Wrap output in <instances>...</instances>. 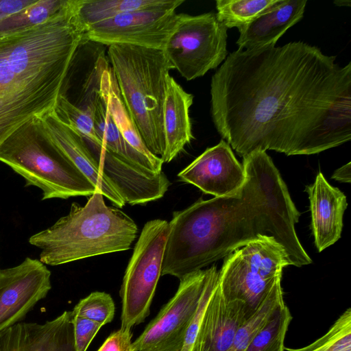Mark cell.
<instances>
[{
    "label": "cell",
    "mask_w": 351,
    "mask_h": 351,
    "mask_svg": "<svg viewBox=\"0 0 351 351\" xmlns=\"http://www.w3.org/2000/svg\"><path fill=\"white\" fill-rule=\"evenodd\" d=\"M243 158V167L253 175L262 194L269 236L283 247L291 265L311 263L295 230L300 214L271 158L264 151H254Z\"/></svg>",
    "instance_id": "10"
},
{
    "label": "cell",
    "mask_w": 351,
    "mask_h": 351,
    "mask_svg": "<svg viewBox=\"0 0 351 351\" xmlns=\"http://www.w3.org/2000/svg\"><path fill=\"white\" fill-rule=\"evenodd\" d=\"M114 311V303L110 294L95 291L80 300L71 313L103 326L112 322Z\"/></svg>",
    "instance_id": "30"
},
{
    "label": "cell",
    "mask_w": 351,
    "mask_h": 351,
    "mask_svg": "<svg viewBox=\"0 0 351 351\" xmlns=\"http://www.w3.org/2000/svg\"><path fill=\"white\" fill-rule=\"evenodd\" d=\"M66 0H37L21 12L0 20V38L40 24L65 5Z\"/></svg>",
    "instance_id": "26"
},
{
    "label": "cell",
    "mask_w": 351,
    "mask_h": 351,
    "mask_svg": "<svg viewBox=\"0 0 351 351\" xmlns=\"http://www.w3.org/2000/svg\"><path fill=\"white\" fill-rule=\"evenodd\" d=\"M288 265L283 247L272 237L261 236L226 256L219 287L226 299L243 302L252 315Z\"/></svg>",
    "instance_id": "7"
},
{
    "label": "cell",
    "mask_w": 351,
    "mask_h": 351,
    "mask_svg": "<svg viewBox=\"0 0 351 351\" xmlns=\"http://www.w3.org/2000/svg\"><path fill=\"white\" fill-rule=\"evenodd\" d=\"M193 101V95L186 92L170 75L163 106V162L173 160L194 138L189 116Z\"/></svg>",
    "instance_id": "20"
},
{
    "label": "cell",
    "mask_w": 351,
    "mask_h": 351,
    "mask_svg": "<svg viewBox=\"0 0 351 351\" xmlns=\"http://www.w3.org/2000/svg\"><path fill=\"white\" fill-rule=\"evenodd\" d=\"M40 135L71 162L114 206L123 208L125 202L101 173L84 138L57 115L55 110L33 119Z\"/></svg>",
    "instance_id": "14"
},
{
    "label": "cell",
    "mask_w": 351,
    "mask_h": 351,
    "mask_svg": "<svg viewBox=\"0 0 351 351\" xmlns=\"http://www.w3.org/2000/svg\"><path fill=\"white\" fill-rule=\"evenodd\" d=\"M137 232L134 221L119 208L108 206L104 195L96 191L84 206L73 202L66 215L32 235L28 242L40 250L42 263L58 266L129 250Z\"/></svg>",
    "instance_id": "4"
},
{
    "label": "cell",
    "mask_w": 351,
    "mask_h": 351,
    "mask_svg": "<svg viewBox=\"0 0 351 351\" xmlns=\"http://www.w3.org/2000/svg\"><path fill=\"white\" fill-rule=\"evenodd\" d=\"M351 162H349L347 164L343 165L340 168L337 169L335 172L333 173L332 176V178L341 182H347L350 183L351 180V167H350Z\"/></svg>",
    "instance_id": "35"
},
{
    "label": "cell",
    "mask_w": 351,
    "mask_h": 351,
    "mask_svg": "<svg viewBox=\"0 0 351 351\" xmlns=\"http://www.w3.org/2000/svg\"><path fill=\"white\" fill-rule=\"evenodd\" d=\"M276 0H217L216 16L227 29L248 24Z\"/></svg>",
    "instance_id": "27"
},
{
    "label": "cell",
    "mask_w": 351,
    "mask_h": 351,
    "mask_svg": "<svg viewBox=\"0 0 351 351\" xmlns=\"http://www.w3.org/2000/svg\"><path fill=\"white\" fill-rule=\"evenodd\" d=\"M101 89L105 95L112 120L123 138L135 150L149 160L156 162H163L161 158L152 154L145 145L138 128L124 104L110 65L102 73Z\"/></svg>",
    "instance_id": "22"
},
{
    "label": "cell",
    "mask_w": 351,
    "mask_h": 351,
    "mask_svg": "<svg viewBox=\"0 0 351 351\" xmlns=\"http://www.w3.org/2000/svg\"><path fill=\"white\" fill-rule=\"evenodd\" d=\"M0 162L42 191V200L90 197L95 186L71 162L47 143L34 121L17 129L0 145Z\"/></svg>",
    "instance_id": "6"
},
{
    "label": "cell",
    "mask_w": 351,
    "mask_h": 351,
    "mask_svg": "<svg viewBox=\"0 0 351 351\" xmlns=\"http://www.w3.org/2000/svg\"><path fill=\"white\" fill-rule=\"evenodd\" d=\"M306 43L237 49L210 83L211 116L241 156L318 154L351 139V62Z\"/></svg>",
    "instance_id": "1"
},
{
    "label": "cell",
    "mask_w": 351,
    "mask_h": 351,
    "mask_svg": "<svg viewBox=\"0 0 351 351\" xmlns=\"http://www.w3.org/2000/svg\"><path fill=\"white\" fill-rule=\"evenodd\" d=\"M292 319L285 302L273 311L253 337L245 351H284L285 339Z\"/></svg>",
    "instance_id": "24"
},
{
    "label": "cell",
    "mask_w": 351,
    "mask_h": 351,
    "mask_svg": "<svg viewBox=\"0 0 351 351\" xmlns=\"http://www.w3.org/2000/svg\"><path fill=\"white\" fill-rule=\"evenodd\" d=\"M107 53L122 99L145 145L162 158L163 106L172 69L164 50L116 44L108 46Z\"/></svg>",
    "instance_id": "5"
},
{
    "label": "cell",
    "mask_w": 351,
    "mask_h": 351,
    "mask_svg": "<svg viewBox=\"0 0 351 351\" xmlns=\"http://www.w3.org/2000/svg\"><path fill=\"white\" fill-rule=\"evenodd\" d=\"M227 29L213 12L178 14L163 49L172 69L190 81L216 69L228 54Z\"/></svg>",
    "instance_id": "9"
},
{
    "label": "cell",
    "mask_w": 351,
    "mask_h": 351,
    "mask_svg": "<svg viewBox=\"0 0 351 351\" xmlns=\"http://www.w3.org/2000/svg\"><path fill=\"white\" fill-rule=\"evenodd\" d=\"M252 315L243 302L226 299L217 284L204 311L197 351H228L239 328Z\"/></svg>",
    "instance_id": "17"
},
{
    "label": "cell",
    "mask_w": 351,
    "mask_h": 351,
    "mask_svg": "<svg viewBox=\"0 0 351 351\" xmlns=\"http://www.w3.org/2000/svg\"><path fill=\"white\" fill-rule=\"evenodd\" d=\"M210 267L184 276L175 295L132 342L133 351H180L203 293Z\"/></svg>",
    "instance_id": "11"
},
{
    "label": "cell",
    "mask_w": 351,
    "mask_h": 351,
    "mask_svg": "<svg viewBox=\"0 0 351 351\" xmlns=\"http://www.w3.org/2000/svg\"><path fill=\"white\" fill-rule=\"evenodd\" d=\"M218 278L219 271L217 267L215 266L210 267L197 308L185 332L180 351H197L202 318L208 302L218 284Z\"/></svg>",
    "instance_id": "31"
},
{
    "label": "cell",
    "mask_w": 351,
    "mask_h": 351,
    "mask_svg": "<svg viewBox=\"0 0 351 351\" xmlns=\"http://www.w3.org/2000/svg\"><path fill=\"white\" fill-rule=\"evenodd\" d=\"M306 3V0H276L250 23L238 29L239 49L275 46L287 30L302 19Z\"/></svg>",
    "instance_id": "19"
},
{
    "label": "cell",
    "mask_w": 351,
    "mask_h": 351,
    "mask_svg": "<svg viewBox=\"0 0 351 351\" xmlns=\"http://www.w3.org/2000/svg\"><path fill=\"white\" fill-rule=\"evenodd\" d=\"M72 314V313H71ZM74 346L76 351H86L102 325L72 314Z\"/></svg>",
    "instance_id": "32"
},
{
    "label": "cell",
    "mask_w": 351,
    "mask_h": 351,
    "mask_svg": "<svg viewBox=\"0 0 351 351\" xmlns=\"http://www.w3.org/2000/svg\"><path fill=\"white\" fill-rule=\"evenodd\" d=\"M58 117L80 134L86 143H101L94 128V114L73 105L60 95L55 108Z\"/></svg>",
    "instance_id": "29"
},
{
    "label": "cell",
    "mask_w": 351,
    "mask_h": 351,
    "mask_svg": "<svg viewBox=\"0 0 351 351\" xmlns=\"http://www.w3.org/2000/svg\"><path fill=\"white\" fill-rule=\"evenodd\" d=\"M284 302L281 279L278 280L259 308L238 330L228 351H245L250 341L276 308Z\"/></svg>",
    "instance_id": "25"
},
{
    "label": "cell",
    "mask_w": 351,
    "mask_h": 351,
    "mask_svg": "<svg viewBox=\"0 0 351 351\" xmlns=\"http://www.w3.org/2000/svg\"><path fill=\"white\" fill-rule=\"evenodd\" d=\"M311 215V229L318 252L334 244L340 237L343 216L347 208L346 195L331 186L319 172L315 182L306 186Z\"/></svg>",
    "instance_id": "18"
},
{
    "label": "cell",
    "mask_w": 351,
    "mask_h": 351,
    "mask_svg": "<svg viewBox=\"0 0 351 351\" xmlns=\"http://www.w3.org/2000/svg\"><path fill=\"white\" fill-rule=\"evenodd\" d=\"M37 0H4L0 1V20L15 14Z\"/></svg>",
    "instance_id": "34"
},
{
    "label": "cell",
    "mask_w": 351,
    "mask_h": 351,
    "mask_svg": "<svg viewBox=\"0 0 351 351\" xmlns=\"http://www.w3.org/2000/svg\"><path fill=\"white\" fill-rule=\"evenodd\" d=\"M178 14L176 10L127 12L88 26L85 36L108 47L130 45L163 50Z\"/></svg>",
    "instance_id": "12"
},
{
    "label": "cell",
    "mask_w": 351,
    "mask_h": 351,
    "mask_svg": "<svg viewBox=\"0 0 351 351\" xmlns=\"http://www.w3.org/2000/svg\"><path fill=\"white\" fill-rule=\"evenodd\" d=\"M73 345L71 311L42 324L19 322L0 332V351H68Z\"/></svg>",
    "instance_id": "16"
},
{
    "label": "cell",
    "mask_w": 351,
    "mask_h": 351,
    "mask_svg": "<svg viewBox=\"0 0 351 351\" xmlns=\"http://www.w3.org/2000/svg\"><path fill=\"white\" fill-rule=\"evenodd\" d=\"M183 0H80L78 14L88 26L135 11L176 10Z\"/></svg>",
    "instance_id": "23"
},
{
    "label": "cell",
    "mask_w": 351,
    "mask_h": 351,
    "mask_svg": "<svg viewBox=\"0 0 351 351\" xmlns=\"http://www.w3.org/2000/svg\"><path fill=\"white\" fill-rule=\"evenodd\" d=\"M94 128L102 145L108 149L138 167L154 173L162 172L163 162L149 160L135 150L123 138L110 114L101 86L100 99L94 114Z\"/></svg>",
    "instance_id": "21"
},
{
    "label": "cell",
    "mask_w": 351,
    "mask_h": 351,
    "mask_svg": "<svg viewBox=\"0 0 351 351\" xmlns=\"http://www.w3.org/2000/svg\"><path fill=\"white\" fill-rule=\"evenodd\" d=\"M245 172V182L237 194L199 199L173 213L161 276L180 280L261 236H269L262 194L253 176Z\"/></svg>",
    "instance_id": "3"
},
{
    "label": "cell",
    "mask_w": 351,
    "mask_h": 351,
    "mask_svg": "<svg viewBox=\"0 0 351 351\" xmlns=\"http://www.w3.org/2000/svg\"><path fill=\"white\" fill-rule=\"evenodd\" d=\"M178 180L215 197L232 196L243 186L246 175L230 146L224 141L207 148L178 174Z\"/></svg>",
    "instance_id": "15"
},
{
    "label": "cell",
    "mask_w": 351,
    "mask_h": 351,
    "mask_svg": "<svg viewBox=\"0 0 351 351\" xmlns=\"http://www.w3.org/2000/svg\"><path fill=\"white\" fill-rule=\"evenodd\" d=\"M284 351H351V309H346L328 332L312 343Z\"/></svg>",
    "instance_id": "28"
},
{
    "label": "cell",
    "mask_w": 351,
    "mask_h": 351,
    "mask_svg": "<svg viewBox=\"0 0 351 351\" xmlns=\"http://www.w3.org/2000/svg\"><path fill=\"white\" fill-rule=\"evenodd\" d=\"M80 1L66 0L45 22L0 38V145L25 123L55 110L86 40Z\"/></svg>",
    "instance_id": "2"
},
{
    "label": "cell",
    "mask_w": 351,
    "mask_h": 351,
    "mask_svg": "<svg viewBox=\"0 0 351 351\" xmlns=\"http://www.w3.org/2000/svg\"><path fill=\"white\" fill-rule=\"evenodd\" d=\"M51 271L39 259L25 258L0 269V332L19 323L51 289Z\"/></svg>",
    "instance_id": "13"
},
{
    "label": "cell",
    "mask_w": 351,
    "mask_h": 351,
    "mask_svg": "<svg viewBox=\"0 0 351 351\" xmlns=\"http://www.w3.org/2000/svg\"><path fill=\"white\" fill-rule=\"evenodd\" d=\"M132 337L131 329L121 328L112 332L97 351H133Z\"/></svg>",
    "instance_id": "33"
},
{
    "label": "cell",
    "mask_w": 351,
    "mask_h": 351,
    "mask_svg": "<svg viewBox=\"0 0 351 351\" xmlns=\"http://www.w3.org/2000/svg\"><path fill=\"white\" fill-rule=\"evenodd\" d=\"M169 221L156 219L143 226L128 262L120 289L121 328L131 329L143 323L150 306L161 269Z\"/></svg>",
    "instance_id": "8"
}]
</instances>
